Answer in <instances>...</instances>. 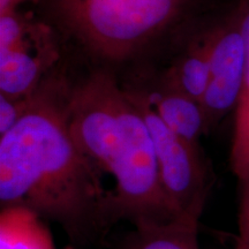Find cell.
I'll use <instances>...</instances> for the list:
<instances>
[{
	"label": "cell",
	"mask_w": 249,
	"mask_h": 249,
	"mask_svg": "<svg viewBox=\"0 0 249 249\" xmlns=\"http://www.w3.org/2000/svg\"><path fill=\"white\" fill-rule=\"evenodd\" d=\"M1 249H54L40 217L24 208H2L0 216Z\"/></svg>",
	"instance_id": "30bf717a"
},
{
	"label": "cell",
	"mask_w": 249,
	"mask_h": 249,
	"mask_svg": "<svg viewBox=\"0 0 249 249\" xmlns=\"http://www.w3.org/2000/svg\"><path fill=\"white\" fill-rule=\"evenodd\" d=\"M133 73L120 80L124 88L141 98L177 135L200 145L202 135L209 133L201 103L147 65L138 66Z\"/></svg>",
	"instance_id": "52a82bcc"
},
{
	"label": "cell",
	"mask_w": 249,
	"mask_h": 249,
	"mask_svg": "<svg viewBox=\"0 0 249 249\" xmlns=\"http://www.w3.org/2000/svg\"><path fill=\"white\" fill-rule=\"evenodd\" d=\"M238 0H42L44 20L93 67L141 66Z\"/></svg>",
	"instance_id": "3957f363"
},
{
	"label": "cell",
	"mask_w": 249,
	"mask_h": 249,
	"mask_svg": "<svg viewBox=\"0 0 249 249\" xmlns=\"http://www.w3.org/2000/svg\"><path fill=\"white\" fill-rule=\"evenodd\" d=\"M198 224L178 219L165 224H140L123 249H201Z\"/></svg>",
	"instance_id": "9c48e42d"
},
{
	"label": "cell",
	"mask_w": 249,
	"mask_h": 249,
	"mask_svg": "<svg viewBox=\"0 0 249 249\" xmlns=\"http://www.w3.org/2000/svg\"><path fill=\"white\" fill-rule=\"evenodd\" d=\"M222 17L197 28L180 40L171 50L173 57L170 65L161 71L172 85L200 103L209 83L213 31Z\"/></svg>",
	"instance_id": "ba28073f"
},
{
	"label": "cell",
	"mask_w": 249,
	"mask_h": 249,
	"mask_svg": "<svg viewBox=\"0 0 249 249\" xmlns=\"http://www.w3.org/2000/svg\"><path fill=\"white\" fill-rule=\"evenodd\" d=\"M246 75V39L242 0L223 15L213 31L209 83L201 101L208 132L238 107Z\"/></svg>",
	"instance_id": "8992f818"
},
{
	"label": "cell",
	"mask_w": 249,
	"mask_h": 249,
	"mask_svg": "<svg viewBox=\"0 0 249 249\" xmlns=\"http://www.w3.org/2000/svg\"><path fill=\"white\" fill-rule=\"evenodd\" d=\"M71 82L50 75L22 118L0 135V203L57 223L77 245L99 240L114 224L110 195L71 136Z\"/></svg>",
	"instance_id": "6da1fadb"
},
{
	"label": "cell",
	"mask_w": 249,
	"mask_h": 249,
	"mask_svg": "<svg viewBox=\"0 0 249 249\" xmlns=\"http://www.w3.org/2000/svg\"><path fill=\"white\" fill-rule=\"evenodd\" d=\"M66 112L81 152L103 182L105 176L112 180L114 223L124 219L135 226L182 219L161 192L147 121L116 71L93 67L71 82Z\"/></svg>",
	"instance_id": "7a4b0ae2"
},
{
	"label": "cell",
	"mask_w": 249,
	"mask_h": 249,
	"mask_svg": "<svg viewBox=\"0 0 249 249\" xmlns=\"http://www.w3.org/2000/svg\"><path fill=\"white\" fill-rule=\"evenodd\" d=\"M59 60L60 37L44 18L22 8L0 15V95H33Z\"/></svg>",
	"instance_id": "5b68a950"
},
{
	"label": "cell",
	"mask_w": 249,
	"mask_h": 249,
	"mask_svg": "<svg viewBox=\"0 0 249 249\" xmlns=\"http://www.w3.org/2000/svg\"><path fill=\"white\" fill-rule=\"evenodd\" d=\"M128 95L148 124L158 179L167 203L182 219L200 223L214 182L213 170L201 145L192 144L180 138L141 98L130 92Z\"/></svg>",
	"instance_id": "277c9868"
},
{
	"label": "cell",
	"mask_w": 249,
	"mask_h": 249,
	"mask_svg": "<svg viewBox=\"0 0 249 249\" xmlns=\"http://www.w3.org/2000/svg\"><path fill=\"white\" fill-rule=\"evenodd\" d=\"M33 95L27 97H9L0 95V135L7 133L22 118L29 107Z\"/></svg>",
	"instance_id": "7c38bea8"
},
{
	"label": "cell",
	"mask_w": 249,
	"mask_h": 249,
	"mask_svg": "<svg viewBox=\"0 0 249 249\" xmlns=\"http://www.w3.org/2000/svg\"><path fill=\"white\" fill-rule=\"evenodd\" d=\"M240 202L238 214V235L234 249H249V171L240 177Z\"/></svg>",
	"instance_id": "4fadbf2b"
},
{
	"label": "cell",
	"mask_w": 249,
	"mask_h": 249,
	"mask_svg": "<svg viewBox=\"0 0 249 249\" xmlns=\"http://www.w3.org/2000/svg\"><path fill=\"white\" fill-rule=\"evenodd\" d=\"M244 34L246 39V75L238 107L234 111V127L230 163L236 178L249 171V0H242Z\"/></svg>",
	"instance_id": "8fae6325"
},
{
	"label": "cell",
	"mask_w": 249,
	"mask_h": 249,
	"mask_svg": "<svg viewBox=\"0 0 249 249\" xmlns=\"http://www.w3.org/2000/svg\"><path fill=\"white\" fill-rule=\"evenodd\" d=\"M40 1L42 0H0V15L17 11V9L22 8V6L29 4L39 5Z\"/></svg>",
	"instance_id": "5bb4252c"
}]
</instances>
